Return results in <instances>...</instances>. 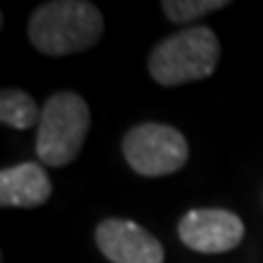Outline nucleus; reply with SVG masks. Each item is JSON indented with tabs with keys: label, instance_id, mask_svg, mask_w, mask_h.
Masks as SVG:
<instances>
[{
	"label": "nucleus",
	"instance_id": "f257e3e1",
	"mask_svg": "<svg viewBox=\"0 0 263 263\" xmlns=\"http://www.w3.org/2000/svg\"><path fill=\"white\" fill-rule=\"evenodd\" d=\"M105 20L93 3L51 0L39 5L27 25V37L47 57H68L90 49L103 37Z\"/></svg>",
	"mask_w": 263,
	"mask_h": 263
},
{
	"label": "nucleus",
	"instance_id": "f03ea898",
	"mask_svg": "<svg viewBox=\"0 0 263 263\" xmlns=\"http://www.w3.org/2000/svg\"><path fill=\"white\" fill-rule=\"evenodd\" d=\"M219 39L210 27H188L166 37L149 57V73L159 85H183L215 73Z\"/></svg>",
	"mask_w": 263,
	"mask_h": 263
},
{
	"label": "nucleus",
	"instance_id": "7ed1b4c3",
	"mask_svg": "<svg viewBox=\"0 0 263 263\" xmlns=\"http://www.w3.org/2000/svg\"><path fill=\"white\" fill-rule=\"evenodd\" d=\"M90 129V110L78 93L61 90L42 107L37 127V156L44 166H68L78 156Z\"/></svg>",
	"mask_w": 263,
	"mask_h": 263
},
{
	"label": "nucleus",
	"instance_id": "20e7f679",
	"mask_svg": "<svg viewBox=\"0 0 263 263\" xmlns=\"http://www.w3.org/2000/svg\"><path fill=\"white\" fill-rule=\"evenodd\" d=\"M122 154L132 171L146 178H159L176 173L188 161V141L176 127L159 122L137 124L127 132Z\"/></svg>",
	"mask_w": 263,
	"mask_h": 263
},
{
	"label": "nucleus",
	"instance_id": "39448f33",
	"mask_svg": "<svg viewBox=\"0 0 263 263\" xmlns=\"http://www.w3.org/2000/svg\"><path fill=\"white\" fill-rule=\"evenodd\" d=\"M178 234L180 241L197 254H224L241 244L244 222L229 210L202 207L190 210L180 219Z\"/></svg>",
	"mask_w": 263,
	"mask_h": 263
},
{
	"label": "nucleus",
	"instance_id": "423d86ee",
	"mask_svg": "<svg viewBox=\"0 0 263 263\" xmlns=\"http://www.w3.org/2000/svg\"><path fill=\"white\" fill-rule=\"evenodd\" d=\"M95 244L110 263H163V246L129 219H105L95 229Z\"/></svg>",
	"mask_w": 263,
	"mask_h": 263
},
{
	"label": "nucleus",
	"instance_id": "0eeeda50",
	"mask_svg": "<svg viewBox=\"0 0 263 263\" xmlns=\"http://www.w3.org/2000/svg\"><path fill=\"white\" fill-rule=\"evenodd\" d=\"M51 195V180L44 166L34 161L0 171V205L3 207H39Z\"/></svg>",
	"mask_w": 263,
	"mask_h": 263
},
{
	"label": "nucleus",
	"instance_id": "6e6552de",
	"mask_svg": "<svg viewBox=\"0 0 263 263\" xmlns=\"http://www.w3.org/2000/svg\"><path fill=\"white\" fill-rule=\"evenodd\" d=\"M42 107L29 93L20 88H3L0 93V122L15 129H29L39 127Z\"/></svg>",
	"mask_w": 263,
	"mask_h": 263
},
{
	"label": "nucleus",
	"instance_id": "1a4fd4ad",
	"mask_svg": "<svg viewBox=\"0 0 263 263\" xmlns=\"http://www.w3.org/2000/svg\"><path fill=\"white\" fill-rule=\"evenodd\" d=\"M229 3L227 0H166L163 3V12L171 22L176 25H188L193 20H200L210 15V12H217V10L227 8Z\"/></svg>",
	"mask_w": 263,
	"mask_h": 263
}]
</instances>
